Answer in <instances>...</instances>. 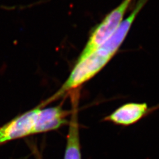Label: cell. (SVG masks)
I'll return each mask as SVG.
<instances>
[{
  "label": "cell",
  "mask_w": 159,
  "mask_h": 159,
  "mask_svg": "<svg viewBox=\"0 0 159 159\" xmlns=\"http://www.w3.org/2000/svg\"><path fill=\"white\" fill-rule=\"evenodd\" d=\"M39 111L37 106L0 127V145L37 134Z\"/></svg>",
  "instance_id": "obj_3"
},
{
  "label": "cell",
  "mask_w": 159,
  "mask_h": 159,
  "mask_svg": "<svg viewBox=\"0 0 159 159\" xmlns=\"http://www.w3.org/2000/svg\"><path fill=\"white\" fill-rule=\"evenodd\" d=\"M113 57L105 50L99 47L86 57L78 59L68 78L61 87L38 106L45 107L57 99L64 98L74 91L78 90L83 84L90 80L100 72Z\"/></svg>",
  "instance_id": "obj_1"
},
{
  "label": "cell",
  "mask_w": 159,
  "mask_h": 159,
  "mask_svg": "<svg viewBox=\"0 0 159 159\" xmlns=\"http://www.w3.org/2000/svg\"><path fill=\"white\" fill-rule=\"evenodd\" d=\"M71 98V115L68 121L69 128L64 159H82L80 127L78 123L79 89L70 93Z\"/></svg>",
  "instance_id": "obj_5"
},
{
  "label": "cell",
  "mask_w": 159,
  "mask_h": 159,
  "mask_svg": "<svg viewBox=\"0 0 159 159\" xmlns=\"http://www.w3.org/2000/svg\"><path fill=\"white\" fill-rule=\"evenodd\" d=\"M39 107L37 134L57 130L66 125L68 123L67 117L72 113L71 109L68 110L61 106Z\"/></svg>",
  "instance_id": "obj_6"
},
{
  "label": "cell",
  "mask_w": 159,
  "mask_h": 159,
  "mask_svg": "<svg viewBox=\"0 0 159 159\" xmlns=\"http://www.w3.org/2000/svg\"><path fill=\"white\" fill-rule=\"evenodd\" d=\"M132 2L133 0H123L93 29L78 59L85 58L96 51L112 37L123 21Z\"/></svg>",
  "instance_id": "obj_2"
},
{
  "label": "cell",
  "mask_w": 159,
  "mask_h": 159,
  "mask_svg": "<svg viewBox=\"0 0 159 159\" xmlns=\"http://www.w3.org/2000/svg\"><path fill=\"white\" fill-rule=\"evenodd\" d=\"M158 109V105L150 107L145 102H128L117 107L103 120L116 125L129 127L140 121Z\"/></svg>",
  "instance_id": "obj_4"
}]
</instances>
